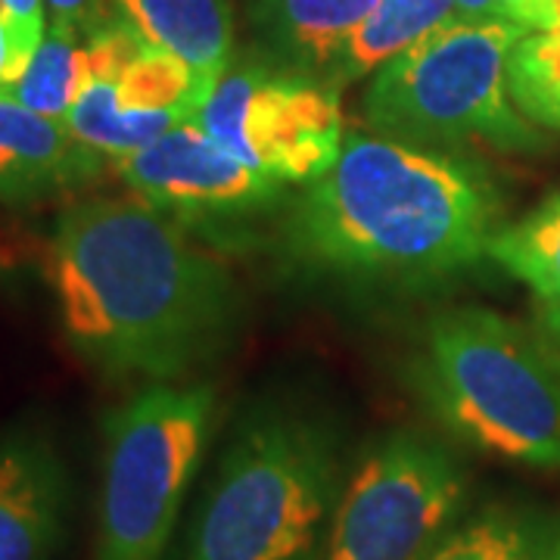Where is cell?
<instances>
[{"label": "cell", "mask_w": 560, "mask_h": 560, "mask_svg": "<svg viewBox=\"0 0 560 560\" xmlns=\"http://www.w3.org/2000/svg\"><path fill=\"white\" fill-rule=\"evenodd\" d=\"M486 256L529 287L545 308L560 305V194L526 219L499 228Z\"/></svg>", "instance_id": "obj_16"}, {"label": "cell", "mask_w": 560, "mask_h": 560, "mask_svg": "<svg viewBox=\"0 0 560 560\" xmlns=\"http://www.w3.org/2000/svg\"><path fill=\"white\" fill-rule=\"evenodd\" d=\"M548 560H560V541L551 548V551H548Z\"/></svg>", "instance_id": "obj_26"}, {"label": "cell", "mask_w": 560, "mask_h": 560, "mask_svg": "<svg viewBox=\"0 0 560 560\" xmlns=\"http://www.w3.org/2000/svg\"><path fill=\"white\" fill-rule=\"evenodd\" d=\"M423 560H548L536 529L511 514H482L452 529Z\"/></svg>", "instance_id": "obj_18"}, {"label": "cell", "mask_w": 560, "mask_h": 560, "mask_svg": "<svg viewBox=\"0 0 560 560\" xmlns=\"http://www.w3.org/2000/svg\"><path fill=\"white\" fill-rule=\"evenodd\" d=\"M50 283L69 342L109 377L172 383L221 352L237 320L231 271L138 197L69 206Z\"/></svg>", "instance_id": "obj_1"}, {"label": "cell", "mask_w": 560, "mask_h": 560, "mask_svg": "<svg viewBox=\"0 0 560 560\" xmlns=\"http://www.w3.org/2000/svg\"><path fill=\"white\" fill-rule=\"evenodd\" d=\"M113 165L131 197L184 224L259 212L290 187L228 153L197 119L175 125Z\"/></svg>", "instance_id": "obj_9"}, {"label": "cell", "mask_w": 560, "mask_h": 560, "mask_svg": "<svg viewBox=\"0 0 560 560\" xmlns=\"http://www.w3.org/2000/svg\"><path fill=\"white\" fill-rule=\"evenodd\" d=\"M455 20V0H377L371 16L346 44L327 84L342 91L352 81L374 75L401 50Z\"/></svg>", "instance_id": "obj_14"}, {"label": "cell", "mask_w": 560, "mask_h": 560, "mask_svg": "<svg viewBox=\"0 0 560 560\" xmlns=\"http://www.w3.org/2000/svg\"><path fill=\"white\" fill-rule=\"evenodd\" d=\"M504 3V16L517 22L523 32H548L555 28V16L548 0H501Z\"/></svg>", "instance_id": "obj_21"}, {"label": "cell", "mask_w": 560, "mask_h": 560, "mask_svg": "<svg viewBox=\"0 0 560 560\" xmlns=\"http://www.w3.org/2000/svg\"><path fill=\"white\" fill-rule=\"evenodd\" d=\"M69 521V474L47 433L0 430V560H57Z\"/></svg>", "instance_id": "obj_10"}, {"label": "cell", "mask_w": 560, "mask_h": 560, "mask_svg": "<svg viewBox=\"0 0 560 560\" xmlns=\"http://www.w3.org/2000/svg\"><path fill=\"white\" fill-rule=\"evenodd\" d=\"M511 101L536 128L560 131V28L526 32L508 57Z\"/></svg>", "instance_id": "obj_17"}, {"label": "cell", "mask_w": 560, "mask_h": 560, "mask_svg": "<svg viewBox=\"0 0 560 560\" xmlns=\"http://www.w3.org/2000/svg\"><path fill=\"white\" fill-rule=\"evenodd\" d=\"M94 153L57 119L0 101V202L47 200L101 172Z\"/></svg>", "instance_id": "obj_11"}, {"label": "cell", "mask_w": 560, "mask_h": 560, "mask_svg": "<svg viewBox=\"0 0 560 560\" xmlns=\"http://www.w3.org/2000/svg\"><path fill=\"white\" fill-rule=\"evenodd\" d=\"M377 0H256V25L265 60L327 84L349 38Z\"/></svg>", "instance_id": "obj_12"}, {"label": "cell", "mask_w": 560, "mask_h": 560, "mask_svg": "<svg viewBox=\"0 0 560 560\" xmlns=\"http://www.w3.org/2000/svg\"><path fill=\"white\" fill-rule=\"evenodd\" d=\"M197 121L228 153L283 184L320 178L346 138L340 91L265 57L228 62Z\"/></svg>", "instance_id": "obj_8"}, {"label": "cell", "mask_w": 560, "mask_h": 560, "mask_svg": "<svg viewBox=\"0 0 560 560\" xmlns=\"http://www.w3.org/2000/svg\"><path fill=\"white\" fill-rule=\"evenodd\" d=\"M517 22L455 20L374 72L361 97L371 131L440 150L486 140L526 153L541 143L508 91V57L523 38Z\"/></svg>", "instance_id": "obj_5"}, {"label": "cell", "mask_w": 560, "mask_h": 560, "mask_svg": "<svg viewBox=\"0 0 560 560\" xmlns=\"http://www.w3.org/2000/svg\"><path fill=\"white\" fill-rule=\"evenodd\" d=\"M340 492L334 423L287 405L256 408L221 452L180 560H320Z\"/></svg>", "instance_id": "obj_3"}, {"label": "cell", "mask_w": 560, "mask_h": 560, "mask_svg": "<svg viewBox=\"0 0 560 560\" xmlns=\"http://www.w3.org/2000/svg\"><path fill=\"white\" fill-rule=\"evenodd\" d=\"M467 470L418 430H393L342 482L320 560H423L458 521Z\"/></svg>", "instance_id": "obj_7"}, {"label": "cell", "mask_w": 560, "mask_h": 560, "mask_svg": "<svg viewBox=\"0 0 560 560\" xmlns=\"http://www.w3.org/2000/svg\"><path fill=\"white\" fill-rule=\"evenodd\" d=\"M44 7H47L44 0H0V13L13 40V79H20L22 69L35 57V50L47 35Z\"/></svg>", "instance_id": "obj_19"}, {"label": "cell", "mask_w": 560, "mask_h": 560, "mask_svg": "<svg viewBox=\"0 0 560 560\" xmlns=\"http://www.w3.org/2000/svg\"><path fill=\"white\" fill-rule=\"evenodd\" d=\"M551 7V16H555V28H560V0H548Z\"/></svg>", "instance_id": "obj_25"}, {"label": "cell", "mask_w": 560, "mask_h": 560, "mask_svg": "<svg viewBox=\"0 0 560 560\" xmlns=\"http://www.w3.org/2000/svg\"><path fill=\"white\" fill-rule=\"evenodd\" d=\"M455 10H458V20L467 22L508 20L501 0H455Z\"/></svg>", "instance_id": "obj_22"}, {"label": "cell", "mask_w": 560, "mask_h": 560, "mask_svg": "<svg viewBox=\"0 0 560 560\" xmlns=\"http://www.w3.org/2000/svg\"><path fill=\"white\" fill-rule=\"evenodd\" d=\"M219 415L209 383H153L103 423L94 560H162Z\"/></svg>", "instance_id": "obj_6"}, {"label": "cell", "mask_w": 560, "mask_h": 560, "mask_svg": "<svg viewBox=\"0 0 560 560\" xmlns=\"http://www.w3.org/2000/svg\"><path fill=\"white\" fill-rule=\"evenodd\" d=\"M495 219V187L470 162L355 128L293 202L283 243L320 275L430 280L477 265Z\"/></svg>", "instance_id": "obj_2"}, {"label": "cell", "mask_w": 560, "mask_h": 560, "mask_svg": "<svg viewBox=\"0 0 560 560\" xmlns=\"http://www.w3.org/2000/svg\"><path fill=\"white\" fill-rule=\"evenodd\" d=\"M54 25H66L75 28L79 35H91L94 28H101L103 22H109L116 13L109 7V0H44Z\"/></svg>", "instance_id": "obj_20"}, {"label": "cell", "mask_w": 560, "mask_h": 560, "mask_svg": "<svg viewBox=\"0 0 560 560\" xmlns=\"http://www.w3.org/2000/svg\"><path fill=\"white\" fill-rule=\"evenodd\" d=\"M415 383L448 433L495 458L560 470V361L492 308H448L427 324Z\"/></svg>", "instance_id": "obj_4"}, {"label": "cell", "mask_w": 560, "mask_h": 560, "mask_svg": "<svg viewBox=\"0 0 560 560\" xmlns=\"http://www.w3.org/2000/svg\"><path fill=\"white\" fill-rule=\"evenodd\" d=\"M541 324H545V334H548V340H551V346L558 349L560 355V305H548L541 312Z\"/></svg>", "instance_id": "obj_24"}, {"label": "cell", "mask_w": 560, "mask_h": 560, "mask_svg": "<svg viewBox=\"0 0 560 560\" xmlns=\"http://www.w3.org/2000/svg\"><path fill=\"white\" fill-rule=\"evenodd\" d=\"M13 81V40H10V28L0 13V84Z\"/></svg>", "instance_id": "obj_23"}, {"label": "cell", "mask_w": 560, "mask_h": 560, "mask_svg": "<svg viewBox=\"0 0 560 560\" xmlns=\"http://www.w3.org/2000/svg\"><path fill=\"white\" fill-rule=\"evenodd\" d=\"M113 13L131 22L140 38L219 81L234 60L231 0H109Z\"/></svg>", "instance_id": "obj_13"}, {"label": "cell", "mask_w": 560, "mask_h": 560, "mask_svg": "<svg viewBox=\"0 0 560 560\" xmlns=\"http://www.w3.org/2000/svg\"><path fill=\"white\" fill-rule=\"evenodd\" d=\"M88 81H91L88 44L75 28L50 25V32L44 35L20 79L0 84V101L25 106L44 119L62 121Z\"/></svg>", "instance_id": "obj_15"}]
</instances>
